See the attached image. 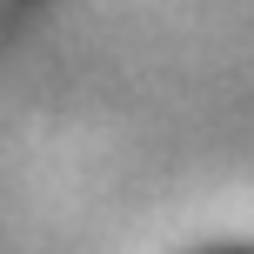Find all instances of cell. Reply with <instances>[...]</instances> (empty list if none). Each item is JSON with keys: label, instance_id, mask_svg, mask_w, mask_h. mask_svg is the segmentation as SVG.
I'll list each match as a JSON object with an SVG mask.
<instances>
[{"label": "cell", "instance_id": "1", "mask_svg": "<svg viewBox=\"0 0 254 254\" xmlns=\"http://www.w3.org/2000/svg\"><path fill=\"white\" fill-rule=\"evenodd\" d=\"M201 254H254V248H201Z\"/></svg>", "mask_w": 254, "mask_h": 254}]
</instances>
